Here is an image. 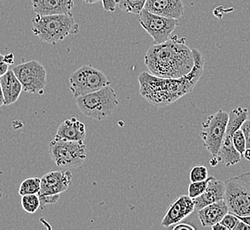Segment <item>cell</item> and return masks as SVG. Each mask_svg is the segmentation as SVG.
<instances>
[{"label":"cell","instance_id":"22","mask_svg":"<svg viewBox=\"0 0 250 230\" xmlns=\"http://www.w3.org/2000/svg\"><path fill=\"white\" fill-rule=\"evenodd\" d=\"M21 206L29 213H34L40 208V199L38 194H29L21 196Z\"/></svg>","mask_w":250,"mask_h":230},{"label":"cell","instance_id":"30","mask_svg":"<svg viewBox=\"0 0 250 230\" xmlns=\"http://www.w3.org/2000/svg\"><path fill=\"white\" fill-rule=\"evenodd\" d=\"M9 70V65L5 61V55L0 53V77Z\"/></svg>","mask_w":250,"mask_h":230},{"label":"cell","instance_id":"1","mask_svg":"<svg viewBox=\"0 0 250 230\" xmlns=\"http://www.w3.org/2000/svg\"><path fill=\"white\" fill-rule=\"evenodd\" d=\"M194 65L191 72L178 78L155 77L150 72L140 73L138 77L142 97L155 107H165L191 93L201 79L205 59L197 49H192Z\"/></svg>","mask_w":250,"mask_h":230},{"label":"cell","instance_id":"26","mask_svg":"<svg viewBox=\"0 0 250 230\" xmlns=\"http://www.w3.org/2000/svg\"><path fill=\"white\" fill-rule=\"evenodd\" d=\"M239 221H240V219L238 218V216L229 211L226 213V215L224 216L220 223L225 226L227 230H234Z\"/></svg>","mask_w":250,"mask_h":230},{"label":"cell","instance_id":"41","mask_svg":"<svg viewBox=\"0 0 250 230\" xmlns=\"http://www.w3.org/2000/svg\"><path fill=\"white\" fill-rule=\"evenodd\" d=\"M115 1H116V3H117V4H118V2H119V0H115Z\"/></svg>","mask_w":250,"mask_h":230},{"label":"cell","instance_id":"6","mask_svg":"<svg viewBox=\"0 0 250 230\" xmlns=\"http://www.w3.org/2000/svg\"><path fill=\"white\" fill-rule=\"evenodd\" d=\"M49 153L58 167L80 168L86 159V146L83 141H69L54 136L49 144Z\"/></svg>","mask_w":250,"mask_h":230},{"label":"cell","instance_id":"12","mask_svg":"<svg viewBox=\"0 0 250 230\" xmlns=\"http://www.w3.org/2000/svg\"><path fill=\"white\" fill-rule=\"evenodd\" d=\"M72 183V173L69 171H53L41 178L39 197L60 195L66 192Z\"/></svg>","mask_w":250,"mask_h":230},{"label":"cell","instance_id":"24","mask_svg":"<svg viewBox=\"0 0 250 230\" xmlns=\"http://www.w3.org/2000/svg\"><path fill=\"white\" fill-rule=\"evenodd\" d=\"M190 181L191 182H200L204 181L208 177V172L205 166L202 165H195L192 167L190 171Z\"/></svg>","mask_w":250,"mask_h":230},{"label":"cell","instance_id":"35","mask_svg":"<svg viewBox=\"0 0 250 230\" xmlns=\"http://www.w3.org/2000/svg\"><path fill=\"white\" fill-rule=\"evenodd\" d=\"M211 229L213 230H227L226 227L223 225V224H221L220 222H218L217 224L212 226Z\"/></svg>","mask_w":250,"mask_h":230},{"label":"cell","instance_id":"38","mask_svg":"<svg viewBox=\"0 0 250 230\" xmlns=\"http://www.w3.org/2000/svg\"><path fill=\"white\" fill-rule=\"evenodd\" d=\"M242 156H243L247 160L250 161V148L246 149V151L244 152V153H243Z\"/></svg>","mask_w":250,"mask_h":230},{"label":"cell","instance_id":"9","mask_svg":"<svg viewBox=\"0 0 250 230\" xmlns=\"http://www.w3.org/2000/svg\"><path fill=\"white\" fill-rule=\"evenodd\" d=\"M229 113L220 109L216 114L209 115L207 120L202 122L201 138L212 157H217L218 154L226 134Z\"/></svg>","mask_w":250,"mask_h":230},{"label":"cell","instance_id":"34","mask_svg":"<svg viewBox=\"0 0 250 230\" xmlns=\"http://www.w3.org/2000/svg\"><path fill=\"white\" fill-rule=\"evenodd\" d=\"M240 221H243L246 224L250 226V215L238 216Z\"/></svg>","mask_w":250,"mask_h":230},{"label":"cell","instance_id":"31","mask_svg":"<svg viewBox=\"0 0 250 230\" xmlns=\"http://www.w3.org/2000/svg\"><path fill=\"white\" fill-rule=\"evenodd\" d=\"M173 230H195V228L188 223H178L173 226Z\"/></svg>","mask_w":250,"mask_h":230},{"label":"cell","instance_id":"17","mask_svg":"<svg viewBox=\"0 0 250 230\" xmlns=\"http://www.w3.org/2000/svg\"><path fill=\"white\" fill-rule=\"evenodd\" d=\"M227 212H229L228 206L225 199H222L199 210L198 216L202 227L211 228L212 226L220 222Z\"/></svg>","mask_w":250,"mask_h":230},{"label":"cell","instance_id":"14","mask_svg":"<svg viewBox=\"0 0 250 230\" xmlns=\"http://www.w3.org/2000/svg\"><path fill=\"white\" fill-rule=\"evenodd\" d=\"M145 9L154 15L178 19L185 15L182 0H146Z\"/></svg>","mask_w":250,"mask_h":230},{"label":"cell","instance_id":"13","mask_svg":"<svg viewBox=\"0 0 250 230\" xmlns=\"http://www.w3.org/2000/svg\"><path fill=\"white\" fill-rule=\"evenodd\" d=\"M195 210L193 199L189 196H181L169 206L166 211L162 225L169 228L182 221Z\"/></svg>","mask_w":250,"mask_h":230},{"label":"cell","instance_id":"21","mask_svg":"<svg viewBox=\"0 0 250 230\" xmlns=\"http://www.w3.org/2000/svg\"><path fill=\"white\" fill-rule=\"evenodd\" d=\"M146 2V0H119L118 5L125 13L140 15L144 9Z\"/></svg>","mask_w":250,"mask_h":230},{"label":"cell","instance_id":"10","mask_svg":"<svg viewBox=\"0 0 250 230\" xmlns=\"http://www.w3.org/2000/svg\"><path fill=\"white\" fill-rule=\"evenodd\" d=\"M25 92L42 95L47 84V73L38 60L21 63L13 68Z\"/></svg>","mask_w":250,"mask_h":230},{"label":"cell","instance_id":"27","mask_svg":"<svg viewBox=\"0 0 250 230\" xmlns=\"http://www.w3.org/2000/svg\"><path fill=\"white\" fill-rule=\"evenodd\" d=\"M60 198V195H52V196H43V197H39L40 199V208L43 209L44 206L51 204H55L58 201Z\"/></svg>","mask_w":250,"mask_h":230},{"label":"cell","instance_id":"5","mask_svg":"<svg viewBox=\"0 0 250 230\" xmlns=\"http://www.w3.org/2000/svg\"><path fill=\"white\" fill-rule=\"evenodd\" d=\"M225 201L230 212L250 215V171L226 180Z\"/></svg>","mask_w":250,"mask_h":230},{"label":"cell","instance_id":"16","mask_svg":"<svg viewBox=\"0 0 250 230\" xmlns=\"http://www.w3.org/2000/svg\"><path fill=\"white\" fill-rule=\"evenodd\" d=\"M32 7L36 15H64L71 13L74 0H32Z\"/></svg>","mask_w":250,"mask_h":230},{"label":"cell","instance_id":"36","mask_svg":"<svg viewBox=\"0 0 250 230\" xmlns=\"http://www.w3.org/2000/svg\"><path fill=\"white\" fill-rule=\"evenodd\" d=\"M3 106H5V97H4L2 88H1V85H0V107Z\"/></svg>","mask_w":250,"mask_h":230},{"label":"cell","instance_id":"20","mask_svg":"<svg viewBox=\"0 0 250 230\" xmlns=\"http://www.w3.org/2000/svg\"><path fill=\"white\" fill-rule=\"evenodd\" d=\"M41 187V178L31 177L25 179L21 183L19 188V194L21 196L29 194H39Z\"/></svg>","mask_w":250,"mask_h":230},{"label":"cell","instance_id":"4","mask_svg":"<svg viewBox=\"0 0 250 230\" xmlns=\"http://www.w3.org/2000/svg\"><path fill=\"white\" fill-rule=\"evenodd\" d=\"M82 115L92 120H102L113 115L119 105L115 90L110 85L76 98Z\"/></svg>","mask_w":250,"mask_h":230},{"label":"cell","instance_id":"23","mask_svg":"<svg viewBox=\"0 0 250 230\" xmlns=\"http://www.w3.org/2000/svg\"><path fill=\"white\" fill-rule=\"evenodd\" d=\"M208 182V177L204 181L191 182L188 186V196L192 199L201 196L206 190Z\"/></svg>","mask_w":250,"mask_h":230},{"label":"cell","instance_id":"15","mask_svg":"<svg viewBox=\"0 0 250 230\" xmlns=\"http://www.w3.org/2000/svg\"><path fill=\"white\" fill-rule=\"evenodd\" d=\"M226 192V182L213 176L208 177L207 187L201 196L193 198L194 207L196 210H201L203 207L215 202L224 199Z\"/></svg>","mask_w":250,"mask_h":230},{"label":"cell","instance_id":"18","mask_svg":"<svg viewBox=\"0 0 250 230\" xmlns=\"http://www.w3.org/2000/svg\"><path fill=\"white\" fill-rule=\"evenodd\" d=\"M55 136L69 141H84L86 136L85 125L76 117H71L60 124Z\"/></svg>","mask_w":250,"mask_h":230},{"label":"cell","instance_id":"11","mask_svg":"<svg viewBox=\"0 0 250 230\" xmlns=\"http://www.w3.org/2000/svg\"><path fill=\"white\" fill-rule=\"evenodd\" d=\"M139 15V21L141 27L154 39V43H164L168 40L179 25L178 19L154 15L145 8Z\"/></svg>","mask_w":250,"mask_h":230},{"label":"cell","instance_id":"25","mask_svg":"<svg viewBox=\"0 0 250 230\" xmlns=\"http://www.w3.org/2000/svg\"><path fill=\"white\" fill-rule=\"evenodd\" d=\"M232 143L236 151L242 156L247 149V144H246L245 135L241 129H238L234 132L232 136Z\"/></svg>","mask_w":250,"mask_h":230},{"label":"cell","instance_id":"37","mask_svg":"<svg viewBox=\"0 0 250 230\" xmlns=\"http://www.w3.org/2000/svg\"><path fill=\"white\" fill-rule=\"evenodd\" d=\"M218 163H219V160L217 157H212L211 159L209 160V164L211 165L212 167H216Z\"/></svg>","mask_w":250,"mask_h":230},{"label":"cell","instance_id":"2","mask_svg":"<svg viewBox=\"0 0 250 230\" xmlns=\"http://www.w3.org/2000/svg\"><path fill=\"white\" fill-rule=\"evenodd\" d=\"M145 65L152 75L163 78L185 77L194 65L192 49L186 38L169 37L164 43L151 45L145 55Z\"/></svg>","mask_w":250,"mask_h":230},{"label":"cell","instance_id":"3","mask_svg":"<svg viewBox=\"0 0 250 230\" xmlns=\"http://www.w3.org/2000/svg\"><path fill=\"white\" fill-rule=\"evenodd\" d=\"M32 31L44 43L56 44L69 35L79 32L71 13L64 15H39L32 19Z\"/></svg>","mask_w":250,"mask_h":230},{"label":"cell","instance_id":"7","mask_svg":"<svg viewBox=\"0 0 250 230\" xmlns=\"http://www.w3.org/2000/svg\"><path fill=\"white\" fill-rule=\"evenodd\" d=\"M69 90L75 98L110 85L105 74L92 65H84L73 73L68 79Z\"/></svg>","mask_w":250,"mask_h":230},{"label":"cell","instance_id":"19","mask_svg":"<svg viewBox=\"0 0 250 230\" xmlns=\"http://www.w3.org/2000/svg\"><path fill=\"white\" fill-rule=\"evenodd\" d=\"M0 85L5 97V106L15 104L23 91L21 83L13 70H8L0 77Z\"/></svg>","mask_w":250,"mask_h":230},{"label":"cell","instance_id":"8","mask_svg":"<svg viewBox=\"0 0 250 230\" xmlns=\"http://www.w3.org/2000/svg\"><path fill=\"white\" fill-rule=\"evenodd\" d=\"M249 117V110L243 107H237L229 113V120L226 127V134L222 142L221 147L217 154L219 162L226 167L233 166L241 160V155L236 151L232 136L238 129H241V125Z\"/></svg>","mask_w":250,"mask_h":230},{"label":"cell","instance_id":"40","mask_svg":"<svg viewBox=\"0 0 250 230\" xmlns=\"http://www.w3.org/2000/svg\"><path fill=\"white\" fill-rule=\"evenodd\" d=\"M2 197H3V192H1V190H0V201H1Z\"/></svg>","mask_w":250,"mask_h":230},{"label":"cell","instance_id":"39","mask_svg":"<svg viewBox=\"0 0 250 230\" xmlns=\"http://www.w3.org/2000/svg\"><path fill=\"white\" fill-rule=\"evenodd\" d=\"M86 4H89V5H92V4H95V3H98V2H100L101 0H83Z\"/></svg>","mask_w":250,"mask_h":230},{"label":"cell","instance_id":"29","mask_svg":"<svg viewBox=\"0 0 250 230\" xmlns=\"http://www.w3.org/2000/svg\"><path fill=\"white\" fill-rule=\"evenodd\" d=\"M102 6L106 12H115L116 11V3L115 0H101Z\"/></svg>","mask_w":250,"mask_h":230},{"label":"cell","instance_id":"33","mask_svg":"<svg viewBox=\"0 0 250 230\" xmlns=\"http://www.w3.org/2000/svg\"><path fill=\"white\" fill-rule=\"evenodd\" d=\"M5 59L9 66L15 63V56H14L13 53H8V54L5 55Z\"/></svg>","mask_w":250,"mask_h":230},{"label":"cell","instance_id":"28","mask_svg":"<svg viewBox=\"0 0 250 230\" xmlns=\"http://www.w3.org/2000/svg\"><path fill=\"white\" fill-rule=\"evenodd\" d=\"M241 130H242L243 134L245 135L247 148H250V119L248 118V119L242 123Z\"/></svg>","mask_w":250,"mask_h":230},{"label":"cell","instance_id":"32","mask_svg":"<svg viewBox=\"0 0 250 230\" xmlns=\"http://www.w3.org/2000/svg\"><path fill=\"white\" fill-rule=\"evenodd\" d=\"M234 230H250V226L246 224L243 221H240L238 222Z\"/></svg>","mask_w":250,"mask_h":230}]
</instances>
